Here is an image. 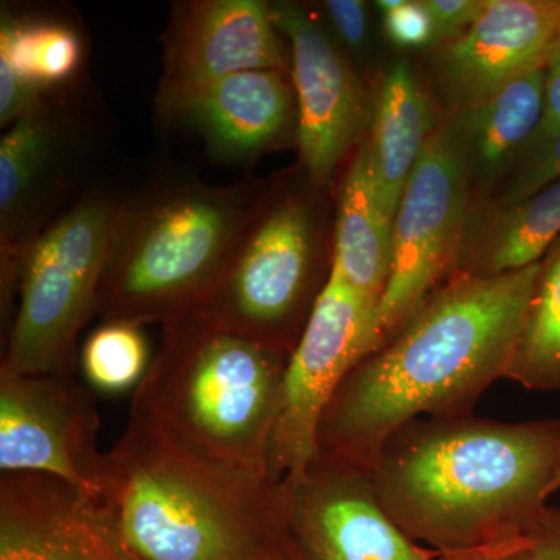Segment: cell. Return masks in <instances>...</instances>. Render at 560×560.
<instances>
[{
	"label": "cell",
	"instance_id": "1",
	"mask_svg": "<svg viewBox=\"0 0 560 560\" xmlns=\"http://www.w3.org/2000/svg\"><path fill=\"white\" fill-rule=\"evenodd\" d=\"M539 270L540 261L489 278L455 272L346 375L320 419L319 452L366 470L408 423L471 415L506 374Z\"/></svg>",
	"mask_w": 560,
	"mask_h": 560
},
{
	"label": "cell",
	"instance_id": "2",
	"mask_svg": "<svg viewBox=\"0 0 560 560\" xmlns=\"http://www.w3.org/2000/svg\"><path fill=\"white\" fill-rule=\"evenodd\" d=\"M559 469L560 419L464 415L408 423L366 471L397 528L445 555L525 537Z\"/></svg>",
	"mask_w": 560,
	"mask_h": 560
},
{
	"label": "cell",
	"instance_id": "3",
	"mask_svg": "<svg viewBox=\"0 0 560 560\" xmlns=\"http://www.w3.org/2000/svg\"><path fill=\"white\" fill-rule=\"evenodd\" d=\"M98 500L143 560H268L294 551L278 482L232 470L139 416L103 452Z\"/></svg>",
	"mask_w": 560,
	"mask_h": 560
},
{
	"label": "cell",
	"instance_id": "4",
	"mask_svg": "<svg viewBox=\"0 0 560 560\" xmlns=\"http://www.w3.org/2000/svg\"><path fill=\"white\" fill-rule=\"evenodd\" d=\"M289 359L191 311L164 326L130 415L232 470L271 480L268 453Z\"/></svg>",
	"mask_w": 560,
	"mask_h": 560
},
{
	"label": "cell",
	"instance_id": "5",
	"mask_svg": "<svg viewBox=\"0 0 560 560\" xmlns=\"http://www.w3.org/2000/svg\"><path fill=\"white\" fill-rule=\"evenodd\" d=\"M261 198L246 186L162 184L125 200L98 289V315L162 326L197 308Z\"/></svg>",
	"mask_w": 560,
	"mask_h": 560
},
{
	"label": "cell",
	"instance_id": "6",
	"mask_svg": "<svg viewBox=\"0 0 560 560\" xmlns=\"http://www.w3.org/2000/svg\"><path fill=\"white\" fill-rule=\"evenodd\" d=\"M125 200L90 191L33 243L18 279L0 375L73 374L77 341L97 311Z\"/></svg>",
	"mask_w": 560,
	"mask_h": 560
},
{
	"label": "cell",
	"instance_id": "7",
	"mask_svg": "<svg viewBox=\"0 0 560 560\" xmlns=\"http://www.w3.org/2000/svg\"><path fill=\"white\" fill-rule=\"evenodd\" d=\"M329 275L323 271L315 202L300 191L261 198L220 278L194 311L221 329L291 355Z\"/></svg>",
	"mask_w": 560,
	"mask_h": 560
},
{
	"label": "cell",
	"instance_id": "8",
	"mask_svg": "<svg viewBox=\"0 0 560 560\" xmlns=\"http://www.w3.org/2000/svg\"><path fill=\"white\" fill-rule=\"evenodd\" d=\"M471 210L469 171L445 110L394 217L393 265L377 308V349L455 275Z\"/></svg>",
	"mask_w": 560,
	"mask_h": 560
},
{
	"label": "cell",
	"instance_id": "9",
	"mask_svg": "<svg viewBox=\"0 0 560 560\" xmlns=\"http://www.w3.org/2000/svg\"><path fill=\"white\" fill-rule=\"evenodd\" d=\"M377 349V307L331 261L326 287L291 352L268 474L275 482L296 477L318 455V430L346 375Z\"/></svg>",
	"mask_w": 560,
	"mask_h": 560
},
{
	"label": "cell",
	"instance_id": "10",
	"mask_svg": "<svg viewBox=\"0 0 560 560\" xmlns=\"http://www.w3.org/2000/svg\"><path fill=\"white\" fill-rule=\"evenodd\" d=\"M92 390L73 374L0 375V469L49 475L98 499L103 452Z\"/></svg>",
	"mask_w": 560,
	"mask_h": 560
},
{
	"label": "cell",
	"instance_id": "11",
	"mask_svg": "<svg viewBox=\"0 0 560 560\" xmlns=\"http://www.w3.org/2000/svg\"><path fill=\"white\" fill-rule=\"evenodd\" d=\"M279 485L280 510L304 560H433L383 510L366 470L318 452Z\"/></svg>",
	"mask_w": 560,
	"mask_h": 560
},
{
	"label": "cell",
	"instance_id": "12",
	"mask_svg": "<svg viewBox=\"0 0 560 560\" xmlns=\"http://www.w3.org/2000/svg\"><path fill=\"white\" fill-rule=\"evenodd\" d=\"M289 40L296 92V143L313 187H326L371 120L366 92L345 49L296 3H270Z\"/></svg>",
	"mask_w": 560,
	"mask_h": 560
},
{
	"label": "cell",
	"instance_id": "13",
	"mask_svg": "<svg viewBox=\"0 0 560 560\" xmlns=\"http://www.w3.org/2000/svg\"><path fill=\"white\" fill-rule=\"evenodd\" d=\"M560 40V0H489L477 22L430 58L434 90L459 110L530 70L545 68Z\"/></svg>",
	"mask_w": 560,
	"mask_h": 560
},
{
	"label": "cell",
	"instance_id": "14",
	"mask_svg": "<svg viewBox=\"0 0 560 560\" xmlns=\"http://www.w3.org/2000/svg\"><path fill=\"white\" fill-rule=\"evenodd\" d=\"M0 560H143L102 501L39 474H2Z\"/></svg>",
	"mask_w": 560,
	"mask_h": 560
},
{
	"label": "cell",
	"instance_id": "15",
	"mask_svg": "<svg viewBox=\"0 0 560 560\" xmlns=\"http://www.w3.org/2000/svg\"><path fill=\"white\" fill-rule=\"evenodd\" d=\"M68 132L47 97L0 139V280L2 315L11 316L25 256L60 201L69 156Z\"/></svg>",
	"mask_w": 560,
	"mask_h": 560
},
{
	"label": "cell",
	"instance_id": "16",
	"mask_svg": "<svg viewBox=\"0 0 560 560\" xmlns=\"http://www.w3.org/2000/svg\"><path fill=\"white\" fill-rule=\"evenodd\" d=\"M161 105L221 160L245 162L278 149L298 130L290 70L260 69L186 86H162Z\"/></svg>",
	"mask_w": 560,
	"mask_h": 560
},
{
	"label": "cell",
	"instance_id": "17",
	"mask_svg": "<svg viewBox=\"0 0 560 560\" xmlns=\"http://www.w3.org/2000/svg\"><path fill=\"white\" fill-rule=\"evenodd\" d=\"M162 86H186L248 70L291 72L289 40L260 0L176 3L164 35Z\"/></svg>",
	"mask_w": 560,
	"mask_h": 560
},
{
	"label": "cell",
	"instance_id": "18",
	"mask_svg": "<svg viewBox=\"0 0 560 560\" xmlns=\"http://www.w3.org/2000/svg\"><path fill=\"white\" fill-rule=\"evenodd\" d=\"M545 68L530 70L470 108L447 110L469 171L471 213L490 200L539 131L545 113Z\"/></svg>",
	"mask_w": 560,
	"mask_h": 560
},
{
	"label": "cell",
	"instance_id": "19",
	"mask_svg": "<svg viewBox=\"0 0 560 560\" xmlns=\"http://www.w3.org/2000/svg\"><path fill=\"white\" fill-rule=\"evenodd\" d=\"M440 119L411 66L404 60L390 65L375 95L371 136L364 142L372 186L390 221Z\"/></svg>",
	"mask_w": 560,
	"mask_h": 560
},
{
	"label": "cell",
	"instance_id": "20",
	"mask_svg": "<svg viewBox=\"0 0 560 560\" xmlns=\"http://www.w3.org/2000/svg\"><path fill=\"white\" fill-rule=\"evenodd\" d=\"M560 238V178L506 208L471 213L456 272L478 278L539 264Z\"/></svg>",
	"mask_w": 560,
	"mask_h": 560
},
{
	"label": "cell",
	"instance_id": "21",
	"mask_svg": "<svg viewBox=\"0 0 560 560\" xmlns=\"http://www.w3.org/2000/svg\"><path fill=\"white\" fill-rule=\"evenodd\" d=\"M331 261L378 308L393 265V221L378 205L364 142L350 161L338 194Z\"/></svg>",
	"mask_w": 560,
	"mask_h": 560
},
{
	"label": "cell",
	"instance_id": "22",
	"mask_svg": "<svg viewBox=\"0 0 560 560\" xmlns=\"http://www.w3.org/2000/svg\"><path fill=\"white\" fill-rule=\"evenodd\" d=\"M504 378L560 393V238L540 260Z\"/></svg>",
	"mask_w": 560,
	"mask_h": 560
},
{
	"label": "cell",
	"instance_id": "23",
	"mask_svg": "<svg viewBox=\"0 0 560 560\" xmlns=\"http://www.w3.org/2000/svg\"><path fill=\"white\" fill-rule=\"evenodd\" d=\"M83 40L66 22L13 16L2 10L0 60L44 94L75 79L83 62Z\"/></svg>",
	"mask_w": 560,
	"mask_h": 560
},
{
	"label": "cell",
	"instance_id": "24",
	"mask_svg": "<svg viewBox=\"0 0 560 560\" xmlns=\"http://www.w3.org/2000/svg\"><path fill=\"white\" fill-rule=\"evenodd\" d=\"M142 327L108 320L92 331L80 352L81 372L92 389L105 394L138 389L153 360Z\"/></svg>",
	"mask_w": 560,
	"mask_h": 560
},
{
	"label": "cell",
	"instance_id": "25",
	"mask_svg": "<svg viewBox=\"0 0 560 560\" xmlns=\"http://www.w3.org/2000/svg\"><path fill=\"white\" fill-rule=\"evenodd\" d=\"M560 178V127L550 138L530 147L515 164L510 175L503 179L499 189L480 209L506 208L525 200ZM474 212V213H475Z\"/></svg>",
	"mask_w": 560,
	"mask_h": 560
},
{
	"label": "cell",
	"instance_id": "26",
	"mask_svg": "<svg viewBox=\"0 0 560 560\" xmlns=\"http://www.w3.org/2000/svg\"><path fill=\"white\" fill-rule=\"evenodd\" d=\"M383 14V27L390 43L400 49L436 47L433 20L422 0H399L396 9Z\"/></svg>",
	"mask_w": 560,
	"mask_h": 560
},
{
	"label": "cell",
	"instance_id": "27",
	"mask_svg": "<svg viewBox=\"0 0 560 560\" xmlns=\"http://www.w3.org/2000/svg\"><path fill=\"white\" fill-rule=\"evenodd\" d=\"M324 14L329 21L331 35L338 44L353 55L363 54L370 38V13L361 0H326Z\"/></svg>",
	"mask_w": 560,
	"mask_h": 560
},
{
	"label": "cell",
	"instance_id": "28",
	"mask_svg": "<svg viewBox=\"0 0 560 560\" xmlns=\"http://www.w3.org/2000/svg\"><path fill=\"white\" fill-rule=\"evenodd\" d=\"M433 20L436 47L459 38L481 16L489 0H422Z\"/></svg>",
	"mask_w": 560,
	"mask_h": 560
},
{
	"label": "cell",
	"instance_id": "29",
	"mask_svg": "<svg viewBox=\"0 0 560 560\" xmlns=\"http://www.w3.org/2000/svg\"><path fill=\"white\" fill-rule=\"evenodd\" d=\"M534 560H560V510L545 506L525 534Z\"/></svg>",
	"mask_w": 560,
	"mask_h": 560
},
{
	"label": "cell",
	"instance_id": "30",
	"mask_svg": "<svg viewBox=\"0 0 560 560\" xmlns=\"http://www.w3.org/2000/svg\"><path fill=\"white\" fill-rule=\"evenodd\" d=\"M545 70H547V81H545L544 119H541L539 131L534 136L528 149L537 145L541 140L550 138L552 132L560 127V40L556 49L552 50Z\"/></svg>",
	"mask_w": 560,
	"mask_h": 560
},
{
	"label": "cell",
	"instance_id": "31",
	"mask_svg": "<svg viewBox=\"0 0 560 560\" xmlns=\"http://www.w3.org/2000/svg\"><path fill=\"white\" fill-rule=\"evenodd\" d=\"M438 560H534L530 556L525 537L522 539L501 541L475 550L445 552Z\"/></svg>",
	"mask_w": 560,
	"mask_h": 560
},
{
	"label": "cell",
	"instance_id": "32",
	"mask_svg": "<svg viewBox=\"0 0 560 560\" xmlns=\"http://www.w3.org/2000/svg\"><path fill=\"white\" fill-rule=\"evenodd\" d=\"M268 560H304L301 558L300 555H298L296 551H289L283 552V555L276 556V558L268 559Z\"/></svg>",
	"mask_w": 560,
	"mask_h": 560
},
{
	"label": "cell",
	"instance_id": "33",
	"mask_svg": "<svg viewBox=\"0 0 560 560\" xmlns=\"http://www.w3.org/2000/svg\"><path fill=\"white\" fill-rule=\"evenodd\" d=\"M560 489V469L558 471V475H556L555 481H552L551 485V493H555L556 490Z\"/></svg>",
	"mask_w": 560,
	"mask_h": 560
}]
</instances>
